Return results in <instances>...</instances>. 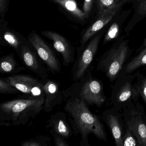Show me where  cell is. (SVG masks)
Masks as SVG:
<instances>
[{
	"mask_svg": "<svg viewBox=\"0 0 146 146\" xmlns=\"http://www.w3.org/2000/svg\"><path fill=\"white\" fill-rule=\"evenodd\" d=\"M66 101L64 110L68 114L73 134L80 136V146H90L88 140L90 134L100 141H107L105 126L98 116L90 111L89 106L76 97H70Z\"/></svg>",
	"mask_w": 146,
	"mask_h": 146,
	"instance_id": "1",
	"label": "cell"
},
{
	"mask_svg": "<svg viewBox=\"0 0 146 146\" xmlns=\"http://www.w3.org/2000/svg\"><path fill=\"white\" fill-rule=\"evenodd\" d=\"M44 99H17L0 105V121L12 125H25L43 110Z\"/></svg>",
	"mask_w": 146,
	"mask_h": 146,
	"instance_id": "2",
	"label": "cell"
},
{
	"mask_svg": "<svg viewBox=\"0 0 146 146\" xmlns=\"http://www.w3.org/2000/svg\"><path fill=\"white\" fill-rule=\"evenodd\" d=\"M62 92L64 101L70 97H76L84 101L88 106L97 107H101L106 100L102 83L93 77L90 70H88L81 79Z\"/></svg>",
	"mask_w": 146,
	"mask_h": 146,
	"instance_id": "3",
	"label": "cell"
},
{
	"mask_svg": "<svg viewBox=\"0 0 146 146\" xmlns=\"http://www.w3.org/2000/svg\"><path fill=\"white\" fill-rule=\"evenodd\" d=\"M129 54L127 42L117 43L102 56L97 64L96 70L103 72L113 82L122 72Z\"/></svg>",
	"mask_w": 146,
	"mask_h": 146,
	"instance_id": "4",
	"label": "cell"
},
{
	"mask_svg": "<svg viewBox=\"0 0 146 146\" xmlns=\"http://www.w3.org/2000/svg\"><path fill=\"white\" fill-rule=\"evenodd\" d=\"M135 75L122 72L115 81L110 97L113 107L122 111L132 102L138 101L135 86Z\"/></svg>",
	"mask_w": 146,
	"mask_h": 146,
	"instance_id": "5",
	"label": "cell"
},
{
	"mask_svg": "<svg viewBox=\"0 0 146 146\" xmlns=\"http://www.w3.org/2000/svg\"><path fill=\"white\" fill-rule=\"evenodd\" d=\"M125 126L135 136L138 146H146V114L143 106L139 102H132L122 110Z\"/></svg>",
	"mask_w": 146,
	"mask_h": 146,
	"instance_id": "6",
	"label": "cell"
},
{
	"mask_svg": "<svg viewBox=\"0 0 146 146\" xmlns=\"http://www.w3.org/2000/svg\"><path fill=\"white\" fill-rule=\"evenodd\" d=\"M4 78L19 92L25 95L27 99L45 100L43 80L25 75H13Z\"/></svg>",
	"mask_w": 146,
	"mask_h": 146,
	"instance_id": "7",
	"label": "cell"
},
{
	"mask_svg": "<svg viewBox=\"0 0 146 146\" xmlns=\"http://www.w3.org/2000/svg\"><path fill=\"white\" fill-rule=\"evenodd\" d=\"M100 39V35L95 36L75 62L72 70V79L74 82L81 79L88 71L98 50Z\"/></svg>",
	"mask_w": 146,
	"mask_h": 146,
	"instance_id": "8",
	"label": "cell"
},
{
	"mask_svg": "<svg viewBox=\"0 0 146 146\" xmlns=\"http://www.w3.org/2000/svg\"><path fill=\"white\" fill-rule=\"evenodd\" d=\"M102 118L112 135L116 146H123V137L125 127L122 111L114 107L105 110Z\"/></svg>",
	"mask_w": 146,
	"mask_h": 146,
	"instance_id": "9",
	"label": "cell"
},
{
	"mask_svg": "<svg viewBox=\"0 0 146 146\" xmlns=\"http://www.w3.org/2000/svg\"><path fill=\"white\" fill-rule=\"evenodd\" d=\"M29 41L41 59L46 64L48 70L54 75L60 73L61 66L59 61L44 41L35 33L30 37Z\"/></svg>",
	"mask_w": 146,
	"mask_h": 146,
	"instance_id": "10",
	"label": "cell"
},
{
	"mask_svg": "<svg viewBox=\"0 0 146 146\" xmlns=\"http://www.w3.org/2000/svg\"><path fill=\"white\" fill-rule=\"evenodd\" d=\"M42 80L45 94L43 110L46 112H50L64 100L58 83L48 78Z\"/></svg>",
	"mask_w": 146,
	"mask_h": 146,
	"instance_id": "11",
	"label": "cell"
},
{
	"mask_svg": "<svg viewBox=\"0 0 146 146\" xmlns=\"http://www.w3.org/2000/svg\"><path fill=\"white\" fill-rule=\"evenodd\" d=\"M46 127L51 134L55 133L65 139L70 138L73 134L72 129L67 123L66 114L63 111L51 115Z\"/></svg>",
	"mask_w": 146,
	"mask_h": 146,
	"instance_id": "12",
	"label": "cell"
},
{
	"mask_svg": "<svg viewBox=\"0 0 146 146\" xmlns=\"http://www.w3.org/2000/svg\"><path fill=\"white\" fill-rule=\"evenodd\" d=\"M42 34L52 41L54 48L62 56L64 66H67L74 61L73 52L64 37L56 32L49 31H42Z\"/></svg>",
	"mask_w": 146,
	"mask_h": 146,
	"instance_id": "13",
	"label": "cell"
},
{
	"mask_svg": "<svg viewBox=\"0 0 146 146\" xmlns=\"http://www.w3.org/2000/svg\"><path fill=\"white\" fill-rule=\"evenodd\" d=\"M19 56L25 67L38 75L42 80L48 77V70L38 60L34 52L26 46L22 47Z\"/></svg>",
	"mask_w": 146,
	"mask_h": 146,
	"instance_id": "14",
	"label": "cell"
},
{
	"mask_svg": "<svg viewBox=\"0 0 146 146\" xmlns=\"http://www.w3.org/2000/svg\"><path fill=\"white\" fill-rule=\"evenodd\" d=\"M120 7H117L113 11L107 13L98 14V19L89 27L84 35L81 41L82 45H84L86 43L89 39L109 23Z\"/></svg>",
	"mask_w": 146,
	"mask_h": 146,
	"instance_id": "15",
	"label": "cell"
},
{
	"mask_svg": "<svg viewBox=\"0 0 146 146\" xmlns=\"http://www.w3.org/2000/svg\"><path fill=\"white\" fill-rule=\"evenodd\" d=\"M25 70L24 66L18 64L13 56L8 55L1 58L0 63V73L3 74H15Z\"/></svg>",
	"mask_w": 146,
	"mask_h": 146,
	"instance_id": "16",
	"label": "cell"
},
{
	"mask_svg": "<svg viewBox=\"0 0 146 146\" xmlns=\"http://www.w3.org/2000/svg\"><path fill=\"white\" fill-rule=\"evenodd\" d=\"M57 4L62 6L71 14L80 20H84L86 15L83 11L79 9L75 0H53Z\"/></svg>",
	"mask_w": 146,
	"mask_h": 146,
	"instance_id": "17",
	"label": "cell"
},
{
	"mask_svg": "<svg viewBox=\"0 0 146 146\" xmlns=\"http://www.w3.org/2000/svg\"><path fill=\"white\" fill-rule=\"evenodd\" d=\"M146 65V47L137 56L133 58L124 66L122 72L131 73L141 66Z\"/></svg>",
	"mask_w": 146,
	"mask_h": 146,
	"instance_id": "18",
	"label": "cell"
},
{
	"mask_svg": "<svg viewBox=\"0 0 146 146\" xmlns=\"http://www.w3.org/2000/svg\"><path fill=\"white\" fill-rule=\"evenodd\" d=\"M126 0L119 2L117 0H97L98 14L107 13L121 7Z\"/></svg>",
	"mask_w": 146,
	"mask_h": 146,
	"instance_id": "19",
	"label": "cell"
},
{
	"mask_svg": "<svg viewBox=\"0 0 146 146\" xmlns=\"http://www.w3.org/2000/svg\"><path fill=\"white\" fill-rule=\"evenodd\" d=\"M135 86L138 97L146 103V75L137 72L135 74Z\"/></svg>",
	"mask_w": 146,
	"mask_h": 146,
	"instance_id": "20",
	"label": "cell"
},
{
	"mask_svg": "<svg viewBox=\"0 0 146 146\" xmlns=\"http://www.w3.org/2000/svg\"><path fill=\"white\" fill-rule=\"evenodd\" d=\"M51 141V138L48 135H40L35 138L22 141V146H48Z\"/></svg>",
	"mask_w": 146,
	"mask_h": 146,
	"instance_id": "21",
	"label": "cell"
},
{
	"mask_svg": "<svg viewBox=\"0 0 146 146\" xmlns=\"http://www.w3.org/2000/svg\"><path fill=\"white\" fill-rule=\"evenodd\" d=\"M125 131L123 137V146H138L137 139L132 131L125 126Z\"/></svg>",
	"mask_w": 146,
	"mask_h": 146,
	"instance_id": "22",
	"label": "cell"
},
{
	"mask_svg": "<svg viewBox=\"0 0 146 146\" xmlns=\"http://www.w3.org/2000/svg\"><path fill=\"white\" fill-rule=\"evenodd\" d=\"M19 91L15 87L11 85L5 78L0 79V94H16Z\"/></svg>",
	"mask_w": 146,
	"mask_h": 146,
	"instance_id": "23",
	"label": "cell"
},
{
	"mask_svg": "<svg viewBox=\"0 0 146 146\" xmlns=\"http://www.w3.org/2000/svg\"><path fill=\"white\" fill-rule=\"evenodd\" d=\"M119 27L117 23H113L109 28L104 38V43H106L115 39L119 34Z\"/></svg>",
	"mask_w": 146,
	"mask_h": 146,
	"instance_id": "24",
	"label": "cell"
},
{
	"mask_svg": "<svg viewBox=\"0 0 146 146\" xmlns=\"http://www.w3.org/2000/svg\"><path fill=\"white\" fill-rule=\"evenodd\" d=\"M4 39L6 41L15 49L18 50L19 42L15 35L11 32H6L4 34Z\"/></svg>",
	"mask_w": 146,
	"mask_h": 146,
	"instance_id": "25",
	"label": "cell"
},
{
	"mask_svg": "<svg viewBox=\"0 0 146 146\" xmlns=\"http://www.w3.org/2000/svg\"><path fill=\"white\" fill-rule=\"evenodd\" d=\"M56 146H69L65 139L55 133L52 134Z\"/></svg>",
	"mask_w": 146,
	"mask_h": 146,
	"instance_id": "26",
	"label": "cell"
},
{
	"mask_svg": "<svg viewBox=\"0 0 146 146\" xmlns=\"http://www.w3.org/2000/svg\"><path fill=\"white\" fill-rule=\"evenodd\" d=\"M93 0H84V2L83 12L85 13L86 17H88L90 14L93 5Z\"/></svg>",
	"mask_w": 146,
	"mask_h": 146,
	"instance_id": "27",
	"label": "cell"
},
{
	"mask_svg": "<svg viewBox=\"0 0 146 146\" xmlns=\"http://www.w3.org/2000/svg\"><path fill=\"white\" fill-rule=\"evenodd\" d=\"M137 9L139 14L146 16V0H140Z\"/></svg>",
	"mask_w": 146,
	"mask_h": 146,
	"instance_id": "28",
	"label": "cell"
},
{
	"mask_svg": "<svg viewBox=\"0 0 146 146\" xmlns=\"http://www.w3.org/2000/svg\"><path fill=\"white\" fill-rule=\"evenodd\" d=\"M6 5V0H0V11L2 13L5 11Z\"/></svg>",
	"mask_w": 146,
	"mask_h": 146,
	"instance_id": "29",
	"label": "cell"
},
{
	"mask_svg": "<svg viewBox=\"0 0 146 146\" xmlns=\"http://www.w3.org/2000/svg\"><path fill=\"white\" fill-rule=\"evenodd\" d=\"M0 125H6V126H11V124L9 122L6 121H0Z\"/></svg>",
	"mask_w": 146,
	"mask_h": 146,
	"instance_id": "30",
	"label": "cell"
},
{
	"mask_svg": "<svg viewBox=\"0 0 146 146\" xmlns=\"http://www.w3.org/2000/svg\"><path fill=\"white\" fill-rule=\"evenodd\" d=\"M146 46V37L144 40V42H143V44L142 47H145Z\"/></svg>",
	"mask_w": 146,
	"mask_h": 146,
	"instance_id": "31",
	"label": "cell"
}]
</instances>
